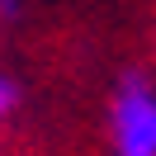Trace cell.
Returning a JSON list of instances; mask_svg holds the SVG:
<instances>
[{
	"label": "cell",
	"instance_id": "1",
	"mask_svg": "<svg viewBox=\"0 0 156 156\" xmlns=\"http://www.w3.org/2000/svg\"><path fill=\"white\" fill-rule=\"evenodd\" d=\"M109 142L114 156H156V85L142 71H128L109 99Z\"/></svg>",
	"mask_w": 156,
	"mask_h": 156
},
{
	"label": "cell",
	"instance_id": "2",
	"mask_svg": "<svg viewBox=\"0 0 156 156\" xmlns=\"http://www.w3.org/2000/svg\"><path fill=\"white\" fill-rule=\"evenodd\" d=\"M14 104H19V85H14L10 76H0V123L14 114Z\"/></svg>",
	"mask_w": 156,
	"mask_h": 156
},
{
	"label": "cell",
	"instance_id": "3",
	"mask_svg": "<svg viewBox=\"0 0 156 156\" xmlns=\"http://www.w3.org/2000/svg\"><path fill=\"white\" fill-rule=\"evenodd\" d=\"M14 5H19V0H0V10H14Z\"/></svg>",
	"mask_w": 156,
	"mask_h": 156
}]
</instances>
